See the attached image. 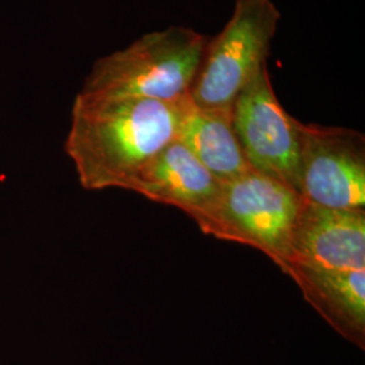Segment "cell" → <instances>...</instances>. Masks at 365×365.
Returning <instances> with one entry per match:
<instances>
[{
    "label": "cell",
    "mask_w": 365,
    "mask_h": 365,
    "mask_svg": "<svg viewBox=\"0 0 365 365\" xmlns=\"http://www.w3.org/2000/svg\"><path fill=\"white\" fill-rule=\"evenodd\" d=\"M191 99L161 102L78 92L66 152L83 188L130 191L141 170L179 138Z\"/></svg>",
    "instance_id": "obj_1"
},
{
    "label": "cell",
    "mask_w": 365,
    "mask_h": 365,
    "mask_svg": "<svg viewBox=\"0 0 365 365\" xmlns=\"http://www.w3.org/2000/svg\"><path fill=\"white\" fill-rule=\"evenodd\" d=\"M209 38L187 26L146 33L92 66L81 93L180 102L190 98Z\"/></svg>",
    "instance_id": "obj_2"
},
{
    "label": "cell",
    "mask_w": 365,
    "mask_h": 365,
    "mask_svg": "<svg viewBox=\"0 0 365 365\" xmlns=\"http://www.w3.org/2000/svg\"><path fill=\"white\" fill-rule=\"evenodd\" d=\"M302 205L297 190L252 170L222 182L214 209L197 226L205 235L260 250L286 274Z\"/></svg>",
    "instance_id": "obj_3"
},
{
    "label": "cell",
    "mask_w": 365,
    "mask_h": 365,
    "mask_svg": "<svg viewBox=\"0 0 365 365\" xmlns=\"http://www.w3.org/2000/svg\"><path fill=\"white\" fill-rule=\"evenodd\" d=\"M280 18L274 0H235L230 19L206 45L190 93L192 105L232 110L238 95L267 64Z\"/></svg>",
    "instance_id": "obj_4"
},
{
    "label": "cell",
    "mask_w": 365,
    "mask_h": 365,
    "mask_svg": "<svg viewBox=\"0 0 365 365\" xmlns=\"http://www.w3.org/2000/svg\"><path fill=\"white\" fill-rule=\"evenodd\" d=\"M232 118L250 167L299 192V122L279 102L268 66L235 99Z\"/></svg>",
    "instance_id": "obj_5"
},
{
    "label": "cell",
    "mask_w": 365,
    "mask_h": 365,
    "mask_svg": "<svg viewBox=\"0 0 365 365\" xmlns=\"http://www.w3.org/2000/svg\"><path fill=\"white\" fill-rule=\"evenodd\" d=\"M299 194L329 209L365 210L363 133L299 122Z\"/></svg>",
    "instance_id": "obj_6"
},
{
    "label": "cell",
    "mask_w": 365,
    "mask_h": 365,
    "mask_svg": "<svg viewBox=\"0 0 365 365\" xmlns=\"http://www.w3.org/2000/svg\"><path fill=\"white\" fill-rule=\"evenodd\" d=\"M291 264L365 271V210L329 209L303 199L291 237Z\"/></svg>",
    "instance_id": "obj_7"
},
{
    "label": "cell",
    "mask_w": 365,
    "mask_h": 365,
    "mask_svg": "<svg viewBox=\"0 0 365 365\" xmlns=\"http://www.w3.org/2000/svg\"><path fill=\"white\" fill-rule=\"evenodd\" d=\"M221 190L222 182L179 140L157 153L130 187L153 202L182 210L196 225L214 209Z\"/></svg>",
    "instance_id": "obj_8"
},
{
    "label": "cell",
    "mask_w": 365,
    "mask_h": 365,
    "mask_svg": "<svg viewBox=\"0 0 365 365\" xmlns=\"http://www.w3.org/2000/svg\"><path fill=\"white\" fill-rule=\"evenodd\" d=\"M286 274L341 337L365 349V271H337L291 264Z\"/></svg>",
    "instance_id": "obj_9"
},
{
    "label": "cell",
    "mask_w": 365,
    "mask_h": 365,
    "mask_svg": "<svg viewBox=\"0 0 365 365\" xmlns=\"http://www.w3.org/2000/svg\"><path fill=\"white\" fill-rule=\"evenodd\" d=\"M180 143L222 182L253 170L237 138L232 110H207L190 103L179 131Z\"/></svg>",
    "instance_id": "obj_10"
}]
</instances>
